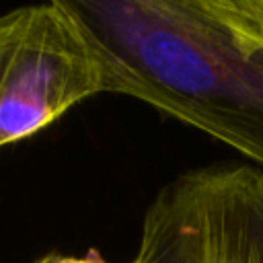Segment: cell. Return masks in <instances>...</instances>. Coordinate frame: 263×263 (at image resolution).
Segmentation results:
<instances>
[{"instance_id": "7a4b0ae2", "label": "cell", "mask_w": 263, "mask_h": 263, "mask_svg": "<svg viewBox=\"0 0 263 263\" xmlns=\"http://www.w3.org/2000/svg\"><path fill=\"white\" fill-rule=\"evenodd\" d=\"M99 92H107L105 60L72 0L0 16V146L39 134Z\"/></svg>"}, {"instance_id": "6da1fadb", "label": "cell", "mask_w": 263, "mask_h": 263, "mask_svg": "<svg viewBox=\"0 0 263 263\" xmlns=\"http://www.w3.org/2000/svg\"><path fill=\"white\" fill-rule=\"evenodd\" d=\"M107 92L142 101L263 164V0H72Z\"/></svg>"}, {"instance_id": "3957f363", "label": "cell", "mask_w": 263, "mask_h": 263, "mask_svg": "<svg viewBox=\"0 0 263 263\" xmlns=\"http://www.w3.org/2000/svg\"><path fill=\"white\" fill-rule=\"evenodd\" d=\"M142 263H263V171L247 162L187 168L148 203Z\"/></svg>"}, {"instance_id": "277c9868", "label": "cell", "mask_w": 263, "mask_h": 263, "mask_svg": "<svg viewBox=\"0 0 263 263\" xmlns=\"http://www.w3.org/2000/svg\"><path fill=\"white\" fill-rule=\"evenodd\" d=\"M33 263H111V261H107V259L101 255L99 249H88L84 255H78V257H74V255L49 253V255H43L41 259H37V261H33ZM129 263H142V261L136 257V259L129 261Z\"/></svg>"}]
</instances>
